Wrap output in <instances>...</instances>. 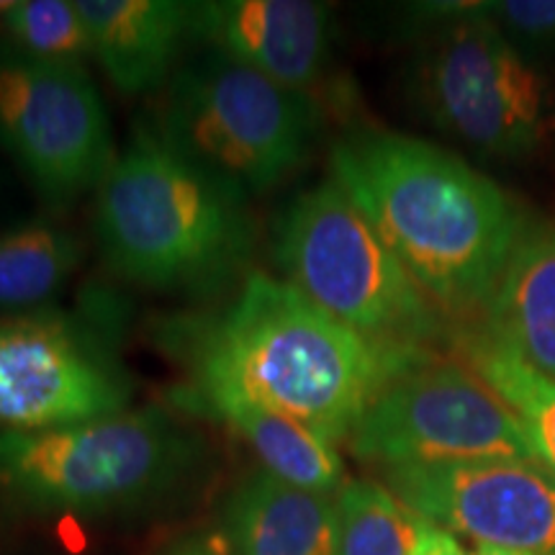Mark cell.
I'll return each mask as SVG.
<instances>
[{"label": "cell", "instance_id": "7", "mask_svg": "<svg viewBox=\"0 0 555 555\" xmlns=\"http://www.w3.org/2000/svg\"><path fill=\"white\" fill-rule=\"evenodd\" d=\"M425 9L440 18L412 67V93L427 119L486 157L535 155L551 127L538 69L478 13V3Z\"/></svg>", "mask_w": 555, "mask_h": 555}, {"label": "cell", "instance_id": "4", "mask_svg": "<svg viewBox=\"0 0 555 555\" xmlns=\"http://www.w3.org/2000/svg\"><path fill=\"white\" fill-rule=\"evenodd\" d=\"M204 446L163 409L47 433H0V496L31 512L108 517L176 496Z\"/></svg>", "mask_w": 555, "mask_h": 555}, {"label": "cell", "instance_id": "24", "mask_svg": "<svg viewBox=\"0 0 555 555\" xmlns=\"http://www.w3.org/2000/svg\"><path fill=\"white\" fill-rule=\"evenodd\" d=\"M476 555H532V553H522V551H504V547H489V545H478Z\"/></svg>", "mask_w": 555, "mask_h": 555}, {"label": "cell", "instance_id": "2", "mask_svg": "<svg viewBox=\"0 0 555 555\" xmlns=\"http://www.w3.org/2000/svg\"><path fill=\"white\" fill-rule=\"evenodd\" d=\"M176 335L185 384L232 388L330 442L350 440L378 393L435 356L371 343L268 273H249L224 309Z\"/></svg>", "mask_w": 555, "mask_h": 555}, {"label": "cell", "instance_id": "5", "mask_svg": "<svg viewBox=\"0 0 555 555\" xmlns=\"http://www.w3.org/2000/svg\"><path fill=\"white\" fill-rule=\"evenodd\" d=\"M273 258L283 281L371 343L435 352L437 339H450L446 317L332 178L283 208Z\"/></svg>", "mask_w": 555, "mask_h": 555}, {"label": "cell", "instance_id": "18", "mask_svg": "<svg viewBox=\"0 0 555 555\" xmlns=\"http://www.w3.org/2000/svg\"><path fill=\"white\" fill-rule=\"evenodd\" d=\"M80 260V240L52 221L0 232V311H29L50 301Z\"/></svg>", "mask_w": 555, "mask_h": 555}, {"label": "cell", "instance_id": "22", "mask_svg": "<svg viewBox=\"0 0 555 555\" xmlns=\"http://www.w3.org/2000/svg\"><path fill=\"white\" fill-rule=\"evenodd\" d=\"M157 555H234L224 530H201L178 538Z\"/></svg>", "mask_w": 555, "mask_h": 555}, {"label": "cell", "instance_id": "8", "mask_svg": "<svg viewBox=\"0 0 555 555\" xmlns=\"http://www.w3.org/2000/svg\"><path fill=\"white\" fill-rule=\"evenodd\" d=\"M350 450L380 470L466 461H538L522 422L461 360L429 356L373 401Z\"/></svg>", "mask_w": 555, "mask_h": 555}, {"label": "cell", "instance_id": "20", "mask_svg": "<svg viewBox=\"0 0 555 555\" xmlns=\"http://www.w3.org/2000/svg\"><path fill=\"white\" fill-rule=\"evenodd\" d=\"M5 41L34 57L82 65L93 60L86 21L75 0H11L0 3Z\"/></svg>", "mask_w": 555, "mask_h": 555}, {"label": "cell", "instance_id": "6", "mask_svg": "<svg viewBox=\"0 0 555 555\" xmlns=\"http://www.w3.org/2000/svg\"><path fill=\"white\" fill-rule=\"evenodd\" d=\"M319 129L314 95L206 52L165 86L155 131L242 193H266L307 163Z\"/></svg>", "mask_w": 555, "mask_h": 555}, {"label": "cell", "instance_id": "16", "mask_svg": "<svg viewBox=\"0 0 555 555\" xmlns=\"http://www.w3.org/2000/svg\"><path fill=\"white\" fill-rule=\"evenodd\" d=\"M476 327L555 380V224L525 229Z\"/></svg>", "mask_w": 555, "mask_h": 555}, {"label": "cell", "instance_id": "23", "mask_svg": "<svg viewBox=\"0 0 555 555\" xmlns=\"http://www.w3.org/2000/svg\"><path fill=\"white\" fill-rule=\"evenodd\" d=\"M414 555H468V553L463 551V545L457 543L453 532H448V530H442V527L427 522L425 530H422V535H420V543H416V547H414Z\"/></svg>", "mask_w": 555, "mask_h": 555}, {"label": "cell", "instance_id": "14", "mask_svg": "<svg viewBox=\"0 0 555 555\" xmlns=\"http://www.w3.org/2000/svg\"><path fill=\"white\" fill-rule=\"evenodd\" d=\"M172 399L185 412L204 414L232 429L260 457L262 470L281 481L330 496L345 486L343 457L335 442L301 422L224 386L180 384Z\"/></svg>", "mask_w": 555, "mask_h": 555}, {"label": "cell", "instance_id": "12", "mask_svg": "<svg viewBox=\"0 0 555 555\" xmlns=\"http://www.w3.org/2000/svg\"><path fill=\"white\" fill-rule=\"evenodd\" d=\"M189 37L208 52L314 95L332 62L335 13L311 0H201L189 3Z\"/></svg>", "mask_w": 555, "mask_h": 555}, {"label": "cell", "instance_id": "17", "mask_svg": "<svg viewBox=\"0 0 555 555\" xmlns=\"http://www.w3.org/2000/svg\"><path fill=\"white\" fill-rule=\"evenodd\" d=\"M450 345L457 360L517 414L538 461L555 476V380L527 367L478 327L450 332Z\"/></svg>", "mask_w": 555, "mask_h": 555}, {"label": "cell", "instance_id": "9", "mask_svg": "<svg viewBox=\"0 0 555 555\" xmlns=\"http://www.w3.org/2000/svg\"><path fill=\"white\" fill-rule=\"evenodd\" d=\"M0 144L54 206L99 189L116 159L108 111L88 69L34 57L5 39Z\"/></svg>", "mask_w": 555, "mask_h": 555}, {"label": "cell", "instance_id": "15", "mask_svg": "<svg viewBox=\"0 0 555 555\" xmlns=\"http://www.w3.org/2000/svg\"><path fill=\"white\" fill-rule=\"evenodd\" d=\"M221 530L234 555H335L337 502L258 470L229 496Z\"/></svg>", "mask_w": 555, "mask_h": 555}, {"label": "cell", "instance_id": "11", "mask_svg": "<svg viewBox=\"0 0 555 555\" xmlns=\"http://www.w3.org/2000/svg\"><path fill=\"white\" fill-rule=\"evenodd\" d=\"M414 515L478 545L555 555V476L540 461H466L384 470Z\"/></svg>", "mask_w": 555, "mask_h": 555}, {"label": "cell", "instance_id": "1", "mask_svg": "<svg viewBox=\"0 0 555 555\" xmlns=\"http://www.w3.org/2000/svg\"><path fill=\"white\" fill-rule=\"evenodd\" d=\"M330 165L442 317L483 314L525 234L494 180L437 144L384 129L337 139Z\"/></svg>", "mask_w": 555, "mask_h": 555}, {"label": "cell", "instance_id": "10", "mask_svg": "<svg viewBox=\"0 0 555 555\" xmlns=\"http://www.w3.org/2000/svg\"><path fill=\"white\" fill-rule=\"evenodd\" d=\"M131 380L88 332L52 314L0 319V427L47 433L127 412Z\"/></svg>", "mask_w": 555, "mask_h": 555}, {"label": "cell", "instance_id": "13", "mask_svg": "<svg viewBox=\"0 0 555 555\" xmlns=\"http://www.w3.org/2000/svg\"><path fill=\"white\" fill-rule=\"evenodd\" d=\"M90 54L111 86L142 95L168 86L189 37V3L176 0H75Z\"/></svg>", "mask_w": 555, "mask_h": 555}, {"label": "cell", "instance_id": "3", "mask_svg": "<svg viewBox=\"0 0 555 555\" xmlns=\"http://www.w3.org/2000/svg\"><path fill=\"white\" fill-rule=\"evenodd\" d=\"M93 229L106 266L152 291H217L255 247L247 193L144 129L95 189Z\"/></svg>", "mask_w": 555, "mask_h": 555}, {"label": "cell", "instance_id": "19", "mask_svg": "<svg viewBox=\"0 0 555 555\" xmlns=\"http://www.w3.org/2000/svg\"><path fill=\"white\" fill-rule=\"evenodd\" d=\"M335 502V555H414L427 522L386 486L347 481Z\"/></svg>", "mask_w": 555, "mask_h": 555}, {"label": "cell", "instance_id": "21", "mask_svg": "<svg viewBox=\"0 0 555 555\" xmlns=\"http://www.w3.org/2000/svg\"><path fill=\"white\" fill-rule=\"evenodd\" d=\"M478 13L522 54L555 47V0H496L478 3Z\"/></svg>", "mask_w": 555, "mask_h": 555}]
</instances>
